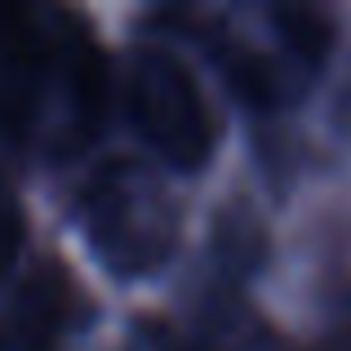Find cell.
<instances>
[{"mask_svg": "<svg viewBox=\"0 0 351 351\" xmlns=\"http://www.w3.org/2000/svg\"><path fill=\"white\" fill-rule=\"evenodd\" d=\"M129 125L169 169L196 173L218 147V120L191 67L165 45H134L120 71Z\"/></svg>", "mask_w": 351, "mask_h": 351, "instance_id": "obj_2", "label": "cell"}, {"mask_svg": "<svg viewBox=\"0 0 351 351\" xmlns=\"http://www.w3.org/2000/svg\"><path fill=\"white\" fill-rule=\"evenodd\" d=\"M76 218L94 258L125 280L156 271L173 254L182 232V209L173 191L152 169L125 156L89 173L76 200Z\"/></svg>", "mask_w": 351, "mask_h": 351, "instance_id": "obj_1", "label": "cell"}, {"mask_svg": "<svg viewBox=\"0 0 351 351\" xmlns=\"http://www.w3.org/2000/svg\"><path fill=\"white\" fill-rule=\"evenodd\" d=\"M271 23L280 32V40L289 45V53L302 62V67H316V62L329 58L334 49V18L325 9L311 5H289V9H271Z\"/></svg>", "mask_w": 351, "mask_h": 351, "instance_id": "obj_3", "label": "cell"}, {"mask_svg": "<svg viewBox=\"0 0 351 351\" xmlns=\"http://www.w3.org/2000/svg\"><path fill=\"white\" fill-rule=\"evenodd\" d=\"M18 245H23V209H18L14 191L0 182V271L14 263Z\"/></svg>", "mask_w": 351, "mask_h": 351, "instance_id": "obj_4", "label": "cell"}]
</instances>
